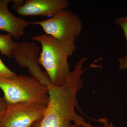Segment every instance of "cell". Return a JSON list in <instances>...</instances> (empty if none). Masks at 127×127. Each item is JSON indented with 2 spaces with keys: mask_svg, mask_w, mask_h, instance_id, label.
<instances>
[{
  "mask_svg": "<svg viewBox=\"0 0 127 127\" xmlns=\"http://www.w3.org/2000/svg\"><path fill=\"white\" fill-rule=\"evenodd\" d=\"M87 60L86 57H83L77 62L63 85L56 86L51 83L48 85L49 99L45 112L32 127H80L88 124L75 111L78 103L77 94L83 87L82 75L84 71L93 67L91 64L83 69Z\"/></svg>",
  "mask_w": 127,
  "mask_h": 127,
  "instance_id": "6da1fadb",
  "label": "cell"
},
{
  "mask_svg": "<svg viewBox=\"0 0 127 127\" xmlns=\"http://www.w3.org/2000/svg\"><path fill=\"white\" fill-rule=\"evenodd\" d=\"M32 39L41 45L38 62L45 69L51 84L56 86L64 84L71 72L68 58L77 48L75 41L60 40L46 34Z\"/></svg>",
  "mask_w": 127,
  "mask_h": 127,
  "instance_id": "7a4b0ae2",
  "label": "cell"
},
{
  "mask_svg": "<svg viewBox=\"0 0 127 127\" xmlns=\"http://www.w3.org/2000/svg\"><path fill=\"white\" fill-rule=\"evenodd\" d=\"M0 88L7 104L20 102L37 103L47 106L49 89L31 75H20L15 78L0 75Z\"/></svg>",
  "mask_w": 127,
  "mask_h": 127,
  "instance_id": "3957f363",
  "label": "cell"
},
{
  "mask_svg": "<svg viewBox=\"0 0 127 127\" xmlns=\"http://www.w3.org/2000/svg\"><path fill=\"white\" fill-rule=\"evenodd\" d=\"M31 24L40 26L47 35L57 39L75 41L82 30V22L77 14L69 9H64L51 18L32 21Z\"/></svg>",
  "mask_w": 127,
  "mask_h": 127,
  "instance_id": "277c9868",
  "label": "cell"
},
{
  "mask_svg": "<svg viewBox=\"0 0 127 127\" xmlns=\"http://www.w3.org/2000/svg\"><path fill=\"white\" fill-rule=\"evenodd\" d=\"M47 106L37 103L7 104L0 119V127H30L43 117Z\"/></svg>",
  "mask_w": 127,
  "mask_h": 127,
  "instance_id": "5b68a950",
  "label": "cell"
},
{
  "mask_svg": "<svg viewBox=\"0 0 127 127\" xmlns=\"http://www.w3.org/2000/svg\"><path fill=\"white\" fill-rule=\"evenodd\" d=\"M40 49L33 42H23L18 43L12 52V57L22 68H28L30 75L47 85L50 83L46 73L41 69L38 60Z\"/></svg>",
  "mask_w": 127,
  "mask_h": 127,
  "instance_id": "8992f818",
  "label": "cell"
},
{
  "mask_svg": "<svg viewBox=\"0 0 127 127\" xmlns=\"http://www.w3.org/2000/svg\"><path fill=\"white\" fill-rule=\"evenodd\" d=\"M66 0H26L16 9L17 13L23 16H40L53 17L64 9H67Z\"/></svg>",
  "mask_w": 127,
  "mask_h": 127,
  "instance_id": "52a82bcc",
  "label": "cell"
},
{
  "mask_svg": "<svg viewBox=\"0 0 127 127\" xmlns=\"http://www.w3.org/2000/svg\"><path fill=\"white\" fill-rule=\"evenodd\" d=\"M10 2L11 0H0V30L18 40L23 35L26 28L31 25V22L12 15L7 6Z\"/></svg>",
  "mask_w": 127,
  "mask_h": 127,
  "instance_id": "ba28073f",
  "label": "cell"
},
{
  "mask_svg": "<svg viewBox=\"0 0 127 127\" xmlns=\"http://www.w3.org/2000/svg\"><path fill=\"white\" fill-rule=\"evenodd\" d=\"M10 34H0V52L8 58L12 57V52L16 48L18 43L14 41Z\"/></svg>",
  "mask_w": 127,
  "mask_h": 127,
  "instance_id": "9c48e42d",
  "label": "cell"
},
{
  "mask_svg": "<svg viewBox=\"0 0 127 127\" xmlns=\"http://www.w3.org/2000/svg\"><path fill=\"white\" fill-rule=\"evenodd\" d=\"M0 75L10 78H15L18 75L11 70L2 62L0 58Z\"/></svg>",
  "mask_w": 127,
  "mask_h": 127,
  "instance_id": "30bf717a",
  "label": "cell"
},
{
  "mask_svg": "<svg viewBox=\"0 0 127 127\" xmlns=\"http://www.w3.org/2000/svg\"><path fill=\"white\" fill-rule=\"evenodd\" d=\"M115 22L123 31L126 39V49L127 50V15L116 18Z\"/></svg>",
  "mask_w": 127,
  "mask_h": 127,
  "instance_id": "8fae6325",
  "label": "cell"
},
{
  "mask_svg": "<svg viewBox=\"0 0 127 127\" xmlns=\"http://www.w3.org/2000/svg\"><path fill=\"white\" fill-rule=\"evenodd\" d=\"M119 69L120 70H127V55L118 59Z\"/></svg>",
  "mask_w": 127,
  "mask_h": 127,
  "instance_id": "7c38bea8",
  "label": "cell"
},
{
  "mask_svg": "<svg viewBox=\"0 0 127 127\" xmlns=\"http://www.w3.org/2000/svg\"><path fill=\"white\" fill-rule=\"evenodd\" d=\"M7 105L4 98L0 97V119L4 114Z\"/></svg>",
  "mask_w": 127,
  "mask_h": 127,
  "instance_id": "4fadbf2b",
  "label": "cell"
},
{
  "mask_svg": "<svg viewBox=\"0 0 127 127\" xmlns=\"http://www.w3.org/2000/svg\"><path fill=\"white\" fill-rule=\"evenodd\" d=\"M25 1L22 0H11V2H13L12 8L16 9L18 7H20L24 4Z\"/></svg>",
  "mask_w": 127,
  "mask_h": 127,
  "instance_id": "5bb4252c",
  "label": "cell"
},
{
  "mask_svg": "<svg viewBox=\"0 0 127 127\" xmlns=\"http://www.w3.org/2000/svg\"><path fill=\"white\" fill-rule=\"evenodd\" d=\"M101 122H102L103 123V125H104V127H115L112 123H108V122L107 121V120H104V119L103 120H101ZM93 127H95V126H93Z\"/></svg>",
  "mask_w": 127,
  "mask_h": 127,
  "instance_id": "9a60e30c",
  "label": "cell"
},
{
  "mask_svg": "<svg viewBox=\"0 0 127 127\" xmlns=\"http://www.w3.org/2000/svg\"><path fill=\"white\" fill-rule=\"evenodd\" d=\"M93 126H92L90 124V123H88L87 125H83L80 127H93Z\"/></svg>",
  "mask_w": 127,
  "mask_h": 127,
  "instance_id": "2e32d148",
  "label": "cell"
},
{
  "mask_svg": "<svg viewBox=\"0 0 127 127\" xmlns=\"http://www.w3.org/2000/svg\"><path fill=\"white\" fill-rule=\"evenodd\" d=\"M32 126H31V127H32Z\"/></svg>",
  "mask_w": 127,
  "mask_h": 127,
  "instance_id": "e0dca14e",
  "label": "cell"
}]
</instances>
